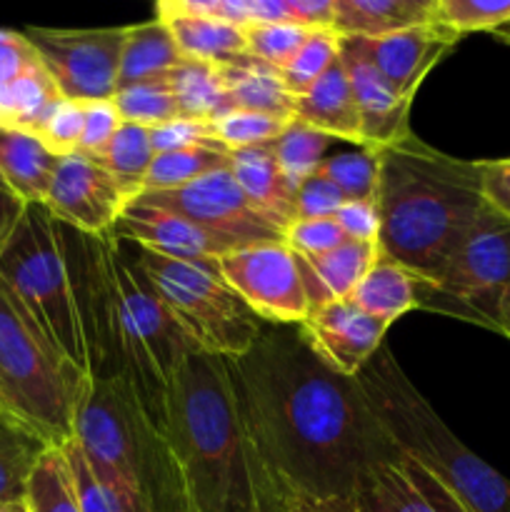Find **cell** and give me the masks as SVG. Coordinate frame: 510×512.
<instances>
[{"instance_id": "6da1fadb", "label": "cell", "mask_w": 510, "mask_h": 512, "mask_svg": "<svg viewBox=\"0 0 510 512\" xmlns=\"http://www.w3.org/2000/svg\"><path fill=\"white\" fill-rule=\"evenodd\" d=\"M225 363L260 512H353L365 475L403 458L358 380L325 368L298 328L265 325L248 353Z\"/></svg>"}, {"instance_id": "7a4b0ae2", "label": "cell", "mask_w": 510, "mask_h": 512, "mask_svg": "<svg viewBox=\"0 0 510 512\" xmlns=\"http://www.w3.org/2000/svg\"><path fill=\"white\" fill-rule=\"evenodd\" d=\"M380 153V253L418 283H433L450 255L495 213L480 160H460L410 135Z\"/></svg>"}, {"instance_id": "3957f363", "label": "cell", "mask_w": 510, "mask_h": 512, "mask_svg": "<svg viewBox=\"0 0 510 512\" xmlns=\"http://www.w3.org/2000/svg\"><path fill=\"white\" fill-rule=\"evenodd\" d=\"M165 438L193 512H260L248 433L225 358L190 350L168 390Z\"/></svg>"}, {"instance_id": "277c9868", "label": "cell", "mask_w": 510, "mask_h": 512, "mask_svg": "<svg viewBox=\"0 0 510 512\" xmlns=\"http://www.w3.org/2000/svg\"><path fill=\"white\" fill-rule=\"evenodd\" d=\"M355 380L400 455L423 465L468 512H510V480L458 440L390 350L380 348Z\"/></svg>"}, {"instance_id": "5b68a950", "label": "cell", "mask_w": 510, "mask_h": 512, "mask_svg": "<svg viewBox=\"0 0 510 512\" xmlns=\"http://www.w3.org/2000/svg\"><path fill=\"white\" fill-rule=\"evenodd\" d=\"M75 443L100 478L128 488L153 512H193L168 438L140 408L128 378H88Z\"/></svg>"}, {"instance_id": "8992f818", "label": "cell", "mask_w": 510, "mask_h": 512, "mask_svg": "<svg viewBox=\"0 0 510 512\" xmlns=\"http://www.w3.org/2000/svg\"><path fill=\"white\" fill-rule=\"evenodd\" d=\"M88 375L43 333L0 280V408L53 448L75 440V415Z\"/></svg>"}, {"instance_id": "52a82bcc", "label": "cell", "mask_w": 510, "mask_h": 512, "mask_svg": "<svg viewBox=\"0 0 510 512\" xmlns=\"http://www.w3.org/2000/svg\"><path fill=\"white\" fill-rule=\"evenodd\" d=\"M0 280L18 295L50 343L88 375L58 223L43 203L25 205L0 253Z\"/></svg>"}, {"instance_id": "ba28073f", "label": "cell", "mask_w": 510, "mask_h": 512, "mask_svg": "<svg viewBox=\"0 0 510 512\" xmlns=\"http://www.w3.org/2000/svg\"><path fill=\"white\" fill-rule=\"evenodd\" d=\"M115 273L123 303L125 378L138 395L140 408L165 435L170 383L185 355L198 348L183 333L125 240H115Z\"/></svg>"}, {"instance_id": "9c48e42d", "label": "cell", "mask_w": 510, "mask_h": 512, "mask_svg": "<svg viewBox=\"0 0 510 512\" xmlns=\"http://www.w3.org/2000/svg\"><path fill=\"white\" fill-rule=\"evenodd\" d=\"M128 245L195 348L218 358H238L253 348L265 323L230 288L218 265L183 263Z\"/></svg>"}, {"instance_id": "30bf717a", "label": "cell", "mask_w": 510, "mask_h": 512, "mask_svg": "<svg viewBox=\"0 0 510 512\" xmlns=\"http://www.w3.org/2000/svg\"><path fill=\"white\" fill-rule=\"evenodd\" d=\"M415 303L505 335L510 328V220L490 215L450 255L433 283H415Z\"/></svg>"}, {"instance_id": "8fae6325", "label": "cell", "mask_w": 510, "mask_h": 512, "mask_svg": "<svg viewBox=\"0 0 510 512\" xmlns=\"http://www.w3.org/2000/svg\"><path fill=\"white\" fill-rule=\"evenodd\" d=\"M58 223V220H55ZM70 293L88 360V378H125L123 303L115 273L113 235H90L58 223Z\"/></svg>"}, {"instance_id": "7c38bea8", "label": "cell", "mask_w": 510, "mask_h": 512, "mask_svg": "<svg viewBox=\"0 0 510 512\" xmlns=\"http://www.w3.org/2000/svg\"><path fill=\"white\" fill-rule=\"evenodd\" d=\"M218 270L265 325L298 328L308 318L303 260L288 243L245 245L220 258Z\"/></svg>"}, {"instance_id": "4fadbf2b", "label": "cell", "mask_w": 510, "mask_h": 512, "mask_svg": "<svg viewBox=\"0 0 510 512\" xmlns=\"http://www.w3.org/2000/svg\"><path fill=\"white\" fill-rule=\"evenodd\" d=\"M25 35L65 100H113L125 28H28Z\"/></svg>"}, {"instance_id": "5bb4252c", "label": "cell", "mask_w": 510, "mask_h": 512, "mask_svg": "<svg viewBox=\"0 0 510 512\" xmlns=\"http://www.w3.org/2000/svg\"><path fill=\"white\" fill-rule=\"evenodd\" d=\"M135 200L183 215V218L233 240L240 248L260 243H285V230L278 228L270 218H265L245 198L230 168L215 170V173L193 180L183 188L140 193Z\"/></svg>"}, {"instance_id": "9a60e30c", "label": "cell", "mask_w": 510, "mask_h": 512, "mask_svg": "<svg viewBox=\"0 0 510 512\" xmlns=\"http://www.w3.org/2000/svg\"><path fill=\"white\" fill-rule=\"evenodd\" d=\"M133 200V193L120 185L98 160L73 153L55 163L43 205L58 223L68 228L90 235H110Z\"/></svg>"}, {"instance_id": "2e32d148", "label": "cell", "mask_w": 510, "mask_h": 512, "mask_svg": "<svg viewBox=\"0 0 510 512\" xmlns=\"http://www.w3.org/2000/svg\"><path fill=\"white\" fill-rule=\"evenodd\" d=\"M388 328L350 300H328L298 325L315 358L343 378H355L373 360Z\"/></svg>"}, {"instance_id": "e0dca14e", "label": "cell", "mask_w": 510, "mask_h": 512, "mask_svg": "<svg viewBox=\"0 0 510 512\" xmlns=\"http://www.w3.org/2000/svg\"><path fill=\"white\" fill-rule=\"evenodd\" d=\"M110 235L115 240H128V243L153 250L165 258L183 260V263L218 265L220 258L240 248L233 240L223 238L183 215L145 205L140 200H133L125 208Z\"/></svg>"}, {"instance_id": "ac0fdd59", "label": "cell", "mask_w": 510, "mask_h": 512, "mask_svg": "<svg viewBox=\"0 0 510 512\" xmlns=\"http://www.w3.org/2000/svg\"><path fill=\"white\" fill-rule=\"evenodd\" d=\"M340 63L348 73L350 90L363 125V148H388L410 138V105L388 85V80L378 73L370 58L365 55L358 38H343Z\"/></svg>"}, {"instance_id": "d6986e66", "label": "cell", "mask_w": 510, "mask_h": 512, "mask_svg": "<svg viewBox=\"0 0 510 512\" xmlns=\"http://www.w3.org/2000/svg\"><path fill=\"white\" fill-rule=\"evenodd\" d=\"M370 63L405 100H413L425 75L458 45L460 35L440 23L415 25L385 38H358Z\"/></svg>"}, {"instance_id": "ffe728a7", "label": "cell", "mask_w": 510, "mask_h": 512, "mask_svg": "<svg viewBox=\"0 0 510 512\" xmlns=\"http://www.w3.org/2000/svg\"><path fill=\"white\" fill-rule=\"evenodd\" d=\"M293 120L328 135L330 140H345L363 148V125L358 105L350 90L343 63H335L305 95L295 98Z\"/></svg>"}, {"instance_id": "44dd1931", "label": "cell", "mask_w": 510, "mask_h": 512, "mask_svg": "<svg viewBox=\"0 0 510 512\" xmlns=\"http://www.w3.org/2000/svg\"><path fill=\"white\" fill-rule=\"evenodd\" d=\"M230 173L238 180L245 198L273 220L278 228L288 230L295 220V190L285 180L278 160H275L273 143L255 145V148L230 150Z\"/></svg>"}, {"instance_id": "7402d4cb", "label": "cell", "mask_w": 510, "mask_h": 512, "mask_svg": "<svg viewBox=\"0 0 510 512\" xmlns=\"http://www.w3.org/2000/svg\"><path fill=\"white\" fill-rule=\"evenodd\" d=\"M155 18L165 20L178 43L183 58L203 60V63L225 65L248 55L243 28L210 15L185 13L170 0L155 5Z\"/></svg>"}, {"instance_id": "603a6c76", "label": "cell", "mask_w": 510, "mask_h": 512, "mask_svg": "<svg viewBox=\"0 0 510 512\" xmlns=\"http://www.w3.org/2000/svg\"><path fill=\"white\" fill-rule=\"evenodd\" d=\"M378 258L380 243H358V240H345L330 253L313 255V258L300 255L310 310L328 300H348Z\"/></svg>"}, {"instance_id": "cb8c5ba5", "label": "cell", "mask_w": 510, "mask_h": 512, "mask_svg": "<svg viewBox=\"0 0 510 512\" xmlns=\"http://www.w3.org/2000/svg\"><path fill=\"white\" fill-rule=\"evenodd\" d=\"M435 0H335V28L343 38H385L433 20Z\"/></svg>"}, {"instance_id": "d4e9b609", "label": "cell", "mask_w": 510, "mask_h": 512, "mask_svg": "<svg viewBox=\"0 0 510 512\" xmlns=\"http://www.w3.org/2000/svg\"><path fill=\"white\" fill-rule=\"evenodd\" d=\"M220 75H223L228 110H255V113L293 118L295 98L285 90L280 70L245 55L233 63L220 65Z\"/></svg>"}, {"instance_id": "484cf974", "label": "cell", "mask_w": 510, "mask_h": 512, "mask_svg": "<svg viewBox=\"0 0 510 512\" xmlns=\"http://www.w3.org/2000/svg\"><path fill=\"white\" fill-rule=\"evenodd\" d=\"M58 158L33 133L0 125V180L23 203H43Z\"/></svg>"}, {"instance_id": "4316f807", "label": "cell", "mask_w": 510, "mask_h": 512, "mask_svg": "<svg viewBox=\"0 0 510 512\" xmlns=\"http://www.w3.org/2000/svg\"><path fill=\"white\" fill-rule=\"evenodd\" d=\"M180 60L185 58L165 20L153 18L148 23L128 25L120 50L118 90L143 80L163 78Z\"/></svg>"}, {"instance_id": "83f0119b", "label": "cell", "mask_w": 510, "mask_h": 512, "mask_svg": "<svg viewBox=\"0 0 510 512\" xmlns=\"http://www.w3.org/2000/svg\"><path fill=\"white\" fill-rule=\"evenodd\" d=\"M53 445L0 408V505L25 503L28 480Z\"/></svg>"}, {"instance_id": "f1b7e54d", "label": "cell", "mask_w": 510, "mask_h": 512, "mask_svg": "<svg viewBox=\"0 0 510 512\" xmlns=\"http://www.w3.org/2000/svg\"><path fill=\"white\" fill-rule=\"evenodd\" d=\"M415 283L418 280L403 268L380 253L373 268L363 275L358 288L350 295V303L358 305L363 313L373 315L380 323L393 325L400 315L418 308L415 303Z\"/></svg>"}, {"instance_id": "f546056e", "label": "cell", "mask_w": 510, "mask_h": 512, "mask_svg": "<svg viewBox=\"0 0 510 512\" xmlns=\"http://www.w3.org/2000/svg\"><path fill=\"white\" fill-rule=\"evenodd\" d=\"M165 80L173 90L180 118L215 120L228 110L220 65L185 58L165 75Z\"/></svg>"}, {"instance_id": "4dcf8cb0", "label": "cell", "mask_w": 510, "mask_h": 512, "mask_svg": "<svg viewBox=\"0 0 510 512\" xmlns=\"http://www.w3.org/2000/svg\"><path fill=\"white\" fill-rule=\"evenodd\" d=\"M230 150L223 145H200V148L173 150V153H158L140 193H160V190H175L193 180L205 178L215 170L228 168Z\"/></svg>"}, {"instance_id": "1f68e13d", "label": "cell", "mask_w": 510, "mask_h": 512, "mask_svg": "<svg viewBox=\"0 0 510 512\" xmlns=\"http://www.w3.org/2000/svg\"><path fill=\"white\" fill-rule=\"evenodd\" d=\"M353 512H438L413 488L398 463L378 465L360 483Z\"/></svg>"}, {"instance_id": "d6a6232c", "label": "cell", "mask_w": 510, "mask_h": 512, "mask_svg": "<svg viewBox=\"0 0 510 512\" xmlns=\"http://www.w3.org/2000/svg\"><path fill=\"white\" fill-rule=\"evenodd\" d=\"M318 175L343 193L345 203H378L380 153L375 148H355L325 155Z\"/></svg>"}, {"instance_id": "836d02e7", "label": "cell", "mask_w": 510, "mask_h": 512, "mask_svg": "<svg viewBox=\"0 0 510 512\" xmlns=\"http://www.w3.org/2000/svg\"><path fill=\"white\" fill-rule=\"evenodd\" d=\"M153 160L155 150L153 140H150V130L140 128V125L123 123L108 143L105 153L98 158V163L120 185H125L133 193V198H138Z\"/></svg>"}, {"instance_id": "e575fe53", "label": "cell", "mask_w": 510, "mask_h": 512, "mask_svg": "<svg viewBox=\"0 0 510 512\" xmlns=\"http://www.w3.org/2000/svg\"><path fill=\"white\" fill-rule=\"evenodd\" d=\"M28 512H80L63 450L50 448L35 465L25 493Z\"/></svg>"}, {"instance_id": "d590c367", "label": "cell", "mask_w": 510, "mask_h": 512, "mask_svg": "<svg viewBox=\"0 0 510 512\" xmlns=\"http://www.w3.org/2000/svg\"><path fill=\"white\" fill-rule=\"evenodd\" d=\"M330 143H333V140H330L328 135L318 133V130L298 123V120H293V123L285 128V133L275 140V160H278L285 180L293 185L295 193H298V188L305 180L313 178V175L318 173Z\"/></svg>"}, {"instance_id": "8d00e7d4", "label": "cell", "mask_w": 510, "mask_h": 512, "mask_svg": "<svg viewBox=\"0 0 510 512\" xmlns=\"http://www.w3.org/2000/svg\"><path fill=\"white\" fill-rule=\"evenodd\" d=\"M340 48H343V35L333 28L313 30L303 48L295 53V58L280 70L285 90L293 98L308 93L330 68L340 60Z\"/></svg>"}, {"instance_id": "74e56055", "label": "cell", "mask_w": 510, "mask_h": 512, "mask_svg": "<svg viewBox=\"0 0 510 512\" xmlns=\"http://www.w3.org/2000/svg\"><path fill=\"white\" fill-rule=\"evenodd\" d=\"M113 103L123 123L140 125V128L148 130L180 118L178 103H175L173 90H170L165 75L115 90Z\"/></svg>"}, {"instance_id": "f35d334b", "label": "cell", "mask_w": 510, "mask_h": 512, "mask_svg": "<svg viewBox=\"0 0 510 512\" xmlns=\"http://www.w3.org/2000/svg\"><path fill=\"white\" fill-rule=\"evenodd\" d=\"M433 20L460 38L468 33L510 38V0H435Z\"/></svg>"}, {"instance_id": "ab89813d", "label": "cell", "mask_w": 510, "mask_h": 512, "mask_svg": "<svg viewBox=\"0 0 510 512\" xmlns=\"http://www.w3.org/2000/svg\"><path fill=\"white\" fill-rule=\"evenodd\" d=\"M215 138L223 148L243 150L255 145H270L285 133L293 118H280L270 113H255V110H225L215 120H210Z\"/></svg>"}, {"instance_id": "60d3db41", "label": "cell", "mask_w": 510, "mask_h": 512, "mask_svg": "<svg viewBox=\"0 0 510 512\" xmlns=\"http://www.w3.org/2000/svg\"><path fill=\"white\" fill-rule=\"evenodd\" d=\"M310 33L313 30L295 23H253L243 28L245 50L250 58L275 70H283L295 58Z\"/></svg>"}, {"instance_id": "b9f144b4", "label": "cell", "mask_w": 510, "mask_h": 512, "mask_svg": "<svg viewBox=\"0 0 510 512\" xmlns=\"http://www.w3.org/2000/svg\"><path fill=\"white\" fill-rule=\"evenodd\" d=\"M35 138L55 155V158H65V155L78 153L80 138H83V103L78 100H60L53 108V113L45 118L40 125Z\"/></svg>"}, {"instance_id": "7bdbcfd3", "label": "cell", "mask_w": 510, "mask_h": 512, "mask_svg": "<svg viewBox=\"0 0 510 512\" xmlns=\"http://www.w3.org/2000/svg\"><path fill=\"white\" fill-rule=\"evenodd\" d=\"M63 455L68 460L70 478H73L75 498H78L80 512H118L115 510L113 500H110L108 490L103 488L100 478L95 475V470L90 468L88 458L80 450V445L75 440H70L68 445H63Z\"/></svg>"}, {"instance_id": "ee69618b", "label": "cell", "mask_w": 510, "mask_h": 512, "mask_svg": "<svg viewBox=\"0 0 510 512\" xmlns=\"http://www.w3.org/2000/svg\"><path fill=\"white\" fill-rule=\"evenodd\" d=\"M345 233L335 218L323 220H293L285 230V243L303 258H313V255L330 253L345 243Z\"/></svg>"}, {"instance_id": "f6af8a7d", "label": "cell", "mask_w": 510, "mask_h": 512, "mask_svg": "<svg viewBox=\"0 0 510 512\" xmlns=\"http://www.w3.org/2000/svg\"><path fill=\"white\" fill-rule=\"evenodd\" d=\"M123 125L113 100H90L83 103V138L78 153L98 160L105 153L108 143Z\"/></svg>"}, {"instance_id": "bcb514c9", "label": "cell", "mask_w": 510, "mask_h": 512, "mask_svg": "<svg viewBox=\"0 0 510 512\" xmlns=\"http://www.w3.org/2000/svg\"><path fill=\"white\" fill-rule=\"evenodd\" d=\"M153 150L158 153H173V150L200 148V145H220L215 138V130L210 120H190L175 118L160 128L150 130Z\"/></svg>"}, {"instance_id": "7dc6e473", "label": "cell", "mask_w": 510, "mask_h": 512, "mask_svg": "<svg viewBox=\"0 0 510 512\" xmlns=\"http://www.w3.org/2000/svg\"><path fill=\"white\" fill-rule=\"evenodd\" d=\"M345 205L343 193L330 180L315 173L305 180L295 193V220H323L335 218Z\"/></svg>"}, {"instance_id": "c3c4849f", "label": "cell", "mask_w": 510, "mask_h": 512, "mask_svg": "<svg viewBox=\"0 0 510 512\" xmlns=\"http://www.w3.org/2000/svg\"><path fill=\"white\" fill-rule=\"evenodd\" d=\"M40 63L43 60L28 35L15 33V30H0V88L15 83L20 75L38 68Z\"/></svg>"}, {"instance_id": "681fc988", "label": "cell", "mask_w": 510, "mask_h": 512, "mask_svg": "<svg viewBox=\"0 0 510 512\" xmlns=\"http://www.w3.org/2000/svg\"><path fill=\"white\" fill-rule=\"evenodd\" d=\"M343 228L345 238L358 243H378L380 238V210L378 203H345L335 215Z\"/></svg>"}, {"instance_id": "f907efd6", "label": "cell", "mask_w": 510, "mask_h": 512, "mask_svg": "<svg viewBox=\"0 0 510 512\" xmlns=\"http://www.w3.org/2000/svg\"><path fill=\"white\" fill-rule=\"evenodd\" d=\"M480 185L490 208L510 220V158L480 160Z\"/></svg>"}, {"instance_id": "816d5d0a", "label": "cell", "mask_w": 510, "mask_h": 512, "mask_svg": "<svg viewBox=\"0 0 510 512\" xmlns=\"http://www.w3.org/2000/svg\"><path fill=\"white\" fill-rule=\"evenodd\" d=\"M290 23L308 30L335 28V0H288Z\"/></svg>"}, {"instance_id": "f5cc1de1", "label": "cell", "mask_w": 510, "mask_h": 512, "mask_svg": "<svg viewBox=\"0 0 510 512\" xmlns=\"http://www.w3.org/2000/svg\"><path fill=\"white\" fill-rule=\"evenodd\" d=\"M25 205L28 203H23L8 185L0 183V253H3L5 243H8V238L13 235Z\"/></svg>"}, {"instance_id": "db71d44e", "label": "cell", "mask_w": 510, "mask_h": 512, "mask_svg": "<svg viewBox=\"0 0 510 512\" xmlns=\"http://www.w3.org/2000/svg\"><path fill=\"white\" fill-rule=\"evenodd\" d=\"M0 512H28L25 503H8V505H0Z\"/></svg>"}, {"instance_id": "11a10c76", "label": "cell", "mask_w": 510, "mask_h": 512, "mask_svg": "<svg viewBox=\"0 0 510 512\" xmlns=\"http://www.w3.org/2000/svg\"><path fill=\"white\" fill-rule=\"evenodd\" d=\"M505 338H508V340H510V328H508V330H505Z\"/></svg>"}, {"instance_id": "9f6ffc18", "label": "cell", "mask_w": 510, "mask_h": 512, "mask_svg": "<svg viewBox=\"0 0 510 512\" xmlns=\"http://www.w3.org/2000/svg\"><path fill=\"white\" fill-rule=\"evenodd\" d=\"M293 512H315V510H293Z\"/></svg>"}, {"instance_id": "6f0895ef", "label": "cell", "mask_w": 510, "mask_h": 512, "mask_svg": "<svg viewBox=\"0 0 510 512\" xmlns=\"http://www.w3.org/2000/svg\"><path fill=\"white\" fill-rule=\"evenodd\" d=\"M0 183H3V180H0ZM3 185H5V183H3Z\"/></svg>"}]
</instances>
